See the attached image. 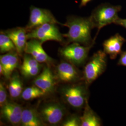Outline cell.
Returning <instances> with one entry per match:
<instances>
[{"label":"cell","instance_id":"obj_1","mask_svg":"<svg viewBox=\"0 0 126 126\" xmlns=\"http://www.w3.org/2000/svg\"><path fill=\"white\" fill-rule=\"evenodd\" d=\"M63 26L69 29L67 33L63 34L68 43H77L86 46L93 45L94 40H92L91 33L94 27L90 17L70 16Z\"/></svg>","mask_w":126,"mask_h":126},{"label":"cell","instance_id":"obj_2","mask_svg":"<svg viewBox=\"0 0 126 126\" xmlns=\"http://www.w3.org/2000/svg\"><path fill=\"white\" fill-rule=\"evenodd\" d=\"M122 9L120 5L105 3L99 5L93 10L90 17L94 28H98L97 35L101 28L114 23L119 18L118 13Z\"/></svg>","mask_w":126,"mask_h":126},{"label":"cell","instance_id":"obj_3","mask_svg":"<svg viewBox=\"0 0 126 126\" xmlns=\"http://www.w3.org/2000/svg\"><path fill=\"white\" fill-rule=\"evenodd\" d=\"M107 54L102 50L95 53L86 64L84 70V77L86 83L90 84L106 71Z\"/></svg>","mask_w":126,"mask_h":126},{"label":"cell","instance_id":"obj_4","mask_svg":"<svg viewBox=\"0 0 126 126\" xmlns=\"http://www.w3.org/2000/svg\"><path fill=\"white\" fill-rule=\"evenodd\" d=\"M63 37L56 24L51 23H46L38 26L27 33L28 39H35L42 43L50 40L63 42Z\"/></svg>","mask_w":126,"mask_h":126},{"label":"cell","instance_id":"obj_5","mask_svg":"<svg viewBox=\"0 0 126 126\" xmlns=\"http://www.w3.org/2000/svg\"><path fill=\"white\" fill-rule=\"evenodd\" d=\"M63 97L68 104L73 108H84L87 101V92L85 86L81 85L69 86L62 91Z\"/></svg>","mask_w":126,"mask_h":126},{"label":"cell","instance_id":"obj_6","mask_svg":"<svg viewBox=\"0 0 126 126\" xmlns=\"http://www.w3.org/2000/svg\"><path fill=\"white\" fill-rule=\"evenodd\" d=\"M93 45L83 46L80 44L73 43L60 50V53L64 59L72 63L79 65L87 58L90 48Z\"/></svg>","mask_w":126,"mask_h":126},{"label":"cell","instance_id":"obj_7","mask_svg":"<svg viewBox=\"0 0 126 126\" xmlns=\"http://www.w3.org/2000/svg\"><path fill=\"white\" fill-rule=\"evenodd\" d=\"M46 23L59 24L63 25V24L57 21L49 10L32 6L30 8L29 21L25 27L28 32Z\"/></svg>","mask_w":126,"mask_h":126},{"label":"cell","instance_id":"obj_8","mask_svg":"<svg viewBox=\"0 0 126 126\" xmlns=\"http://www.w3.org/2000/svg\"><path fill=\"white\" fill-rule=\"evenodd\" d=\"M39 113L45 123L55 125L61 122L65 112L62 105L52 102L44 105Z\"/></svg>","mask_w":126,"mask_h":126},{"label":"cell","instance_id":"obj_9","mask_svg":"<svg viewBox=\"0 0 126 126\" xmlns=\"http://www.w3.org/2000/svg\"><path fill=\"white\" fill-rule=\"evenodd\" d=\"M23 109L17 104L7 102L0 110L1 116L14 125L21 124Z\"/></svg>","mask_w":126,"mask_h":126},{"label":"cell","instance_id":"obj_10","mask_svg":"<svg viewBox=\"0 0 126 126\" xmlns=\"http://www.w3.org/2000/svg\"><path fill=\"white\" fill-rule=\"evenodd\" d=\"M42 44L40 41L32 39L27 42L24 51L39 63L51 62L52 59L45 52L42 47Z\"/></svg>","mask_w":126,"mask_h":126},{"label":"cell","instance_id":"obj_11","mask_svg":"<svg viewBox=\"0 0 126 126\" xmlns=\"http://www.w3.org/2000/svg\"><path fill=\"white\" fill-rule=\"evenodd\" d=\"M126 42L124 37L116 33L104 41L103 44L104 51L109 56L111 59H115L122 52V47Z\"/></svg>","mask_w":126,"mask_h":126},{"label":"cell","instance_id":"obj_12","mask_svg":"<svg viewBox=\"0 0 126 126\" xmlns=\"http://www.w3.org/2000/svg\"><path fill=\"white\" fill-rule=\"evenodd\" d=\"M27 32L26 28L17 27L4 32L13 41L19 55H21L24 50L28 39Z\"/></svg>","mask_w":126,"mask_h":126},{"label":"cell","instance_id":"obj_13","mask_svg":"<svg viewBox=\"0 0 126 126\" xmlns=\"http://www.w3.org/2000/svg\"><path fill=\"white\" fill-rule=\"evenodd\" d=\"M34 85L39 87L45 94L50 93L54 88V77L50 68H45L43 72L34 81Z\"/></svg>","mask_w":126,"mask_h":126},{"label":"cell","instance_id":"obj_14","mask_svg":"<svg viewBox=\"0 0 126 126\" xmlns=\"http://www.w3.org/2000/svg\"><path fill=\"white\" fill-rule=\"evenodd\" d=\"M57 73L59 79L63 82L74 81L79 77L75 68L67 62H62L59 64L57 68Z\"/></svg>","mask_w":126,"mask_h":126},{"label":"cell","instance_id":"obj_15","mask_svg":"<svg viewBox=\"0 0 126 126\" xmlns=\"http://www.w3.org/2000/svg\"><path fill=\"white\" fill-rule=\"evenodd\" d=\"M21 124L23 126H41L45 122L35 109L26 108L23 109Z\"/></svg>","mask_w":126,"mask_h":126},{"label":"cell","instance_id":"obj_16","mask_svg":"<svg viewBox=\"0 0 126 126\" xmlns=\"http://www.w3.org/2000/svg\"><path fill=\"white\" fill-rule=\"evenodd\" d=\"M19 62L18 56L15 53H9L0 56V65L4 71V76L9 78L14 70L17 67Z\"/></svg>","mask_w":126,"mask_h":126},{"label":"cell","instance_id":"obj_17","mask_svg":"<svg viewBox=\"0 0 126 126\" xmlns=\"http://www.w3.org/2000/svg\"><path fill=\"white\" fill-rule=\"evenodd\" d=\"M83 115L80 117L81 126H100L101 120L97 114L90 108L88 101L84 107Z\"/></svg>","mask_w":126,"mask_h":126},{"label":"cell","instance_id":"obj_18","mask_svg":"<svg viewBox=\"0 0 126 126\" xmlns=\"http://www.w3.org/2000/svg\"><path fill=\"white\" fill-rule=\"evenodd\" d=\"M23 91V84L18 74H15L11 78L9 86V91L10 96L13 98H16L22 94Z\"/></svg>","mask_w":126,"mask_h":126},{"label":"cell","instance_id":"obj_19","mask_svg":"<svg viewBox=\"0 0 126 126\" xmlns=\"http://www.w3.org/2000/svg\"><path fill=\"white\" fill-rule=\"evenodd\" d=\"M45 93L36 86L28 87L22 93V97L26 100H30L40 97L45 94Z\"/></svg>","mask_w":126,"mask_h":126},{"label":"cell","instance_id":"obj_20","mask_svg":"<svg viewBox=\"0 0 126 126\" xmlns=\"http://www.w3.org/2000/svg\"><path fill=\"white\" fill-rule=\"evenodd\" d=\"M16 50L13 41L5 32H0V51L1 53Z\"/></svg>","mask_w":126,"mask_h":126},{"label":"cell","instance_id":"obj_21","mask_svg":"<svg viewBox=\"0 0 126 126\" xmlns=\"http://www.w3.org/2000/svg\"><path fill=\"white\" fill-rule=\"evenodd\" d=\"M37 66H40L39 63L37 61L34 59L32 56L30 57L28 56H25L23 58L21 70Z\"/></svg>","mask_w":126,"mask_h":126},{"label":"cell","instance_id":"obj_22","mask_svg":"<svg viewBox=\"0 0 126 126\" xmlns=\"http://www.w3.org/2000/svg\"><path fill=\"white\" fill-rule=\"evenodd\" d=\"M40 66L29 68L21 70V72L24 76L31 77L37 75L40 71Z\"/></svg>","mask_w":126,"mask_h":126},{"label":"cell","instance_id":"obj_23","mask_svg":"<svg viewBox=\"0 0 126 126\" xmlns=\"http://www.w3.org/2000/svg\"><path fill=\"white\" fill-rule=\"evenodd\" d=\"M63 126H81V121L80 117L77 116H72L68 118L62 124Z\"/></svg>","mask_w":126,"mask_h":126},{"label":"cell","instance_id":"obj_24","mask_svg":"<svg viewBox=\"0 0 126 126\" xmlns=\"http://www.w3.org/2000/svg\"><path fill=\"white\" fill-rule=\"evenodd\" d=\"M7 94L5 86L2 82L0 83V106L2 107L7 102Z\"/></svg>","mask_w":126,"mask_h":126},{"label":"cell","instance_id":"obj_25","mask_svg":"<svg viewBox=\"0 0 126 126\" xmlns=\"http://www.w3.org/2000/svg\"><path fill=\"white\" fill-rule=\"evenodd\" d=\"M117 64L119 65L126 66V50L122 51L120 54V59Z\"/></svg>","mask_w":126,"mask_h":126},{"label":"cell","instance_id":"obj_26","mask_svg":"<svg viewBox=\"0 0 126 126\" xmlns=\"http://www.w3.org/2000/svg\"><path fill=\"white\" fill-rule=\"evenodd\" d=\"M114 24L120 25L126 29V19L119 18L117 19Z\"/></svg>","mask_w":126,"mask_h":126},{"label":"cell","instance_id":"obj_27","mask_svg":"<svg viewBox=\"0 0 126 126\" xmlns=\"http://www.w3.org/2000/svg\"><path fill=\"white\" fill-rule=\"evenodd\" d=\"M92 0H81L80 1V3L79 5V7L82 8L83 7H85L86 6L87 4L90 1H91Z\"/></svg>","mask_w":126,"mask_h":126}]
</instances>
